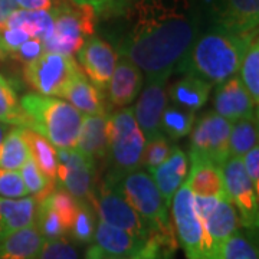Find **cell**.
I'll return each instance as SVG.
<instances>
[{
    "label": "cell",
    "mask_w": 259,
    "mask_h": 259,
    "mask_svg": "<svg viewBox=\"0 0 259 259\" xmlns=\"http://www.w3.org/2000/svg\"><path fill=\"white\" fill-rule=\"evenodd\" d=\"M125 18L118 54L147 78H170L199 36L200 18L190 0H133Z\"/></svg>",
    "instance_id": "obj_1"
},
{
    "label": "cell",
    "mask_w": 259,
    "mask_h": 259,
    "mask_svg": "<svg viewBox=\"0 0 259 259\" xmlns=\"http://www.w3.org/2000/svg\"><path fill=\"white\" fill-rule=\"evenodd\" d=\"M252 39H242L214 26L196 37L176 71L219 85L239 72L243 54Z\"/></svg>",
    "instance_id": "obj_2"
},
{
    "label": "cell",
    "mask_w": 259,
    "mask_h": 259,
    "mask_svg": "<svg viewBox=\"0 0 259 259\" xmlns=\"http://www.w3.org/2000/svg\"><path fill=\"white\" fill-rule=\"evenodd\" d=\"M26 115V128L36 131L56 148H75L83 114L68 101L37 93L26 94L20 100Z\"/></svg>",
    "instance_id": "obj_3"
},
{
    "label": "cell",
    "mask_w": 259,
    "mask_h": 259,
    "mask_svg": "<svg viewBox=\"0 0 259 259\" xmlns=\"http://www.w3.org/2000/svg\"><path fill=\"white\" fill-rule=\"evenodd\" d=\"M117 185L125 200L137 212L151 233L176 243L168 207L158 192L153 177L147 171L134 170L121 177Z\"/></svg>",
    "instance_id": "obj_4"
},
{
    "label": "cell",
    "mask_w": 259,
    "mask_h": 259,
    "mask_svg": "<svg viewBox=\"0 0 259 259\" xmlns=\"http://www.w3.org/2000/svg\"><path fill=\"white\" fill-rule=\"evenodd\" d=\"M146 139L130 107L108 115V156L111 158L110 179L118 182L121 177L139 170Z\"/></svg>",
    "instance_id": "obj_5"
},
{
    "label": "cell",
    "mask_w": 259,
    "mask_h": 259,
    "mask_svg": "<svg viewBox=\"0 0 259 259\" xmlns=\"http://www.w3.org/2000/svg\"><path fill=\"white\" fill-rule=\"evenodd\" d=\"M49 12L54 16V32L44 42V51L74 56L94 35L95 12L72 0H64Z\"/></svg>",
    "instance_id": "obj_6"
},
{
    "label": "cell",
    "mask_w": 259,
    "mask_h": 259,
    "mask_svg": "<svg viewBox=\"0 0 259 259\" xmlns=\"http://www.w3.org/2000/svg\"><path fill=\"white\" fill-rule=\"evenodd\" d=\"M170 209L175 223L173 229L182 248L185 249L186 258L219 259V250L213 246L203 222L194 209L193 193L186 182L173 196Z\"/></svg>",
    "instance_id": "obj_7"
},
{
    "label": "cell",
    "mask_w": 259,
    "mask_h": 259,
    "mask_svg": "<svg viewBox=\"0 0 259 259\" xmlns=\"http://www.w3.org/2000/svg\"><path fill=\"white\" fill-rule=\"evenodd\" d=\"M82 74L72 55L44 52L23 68V78L35 93L48 97H64L66 88Z\"/></svg>",
    "instance_id": "obj_8"
},
{
    "label": "cell",
    "mask_w": 259,
    "mask_h": 259,
    "mask_svg": "<svg viewBox=\"0 0 259 259\" xmlns=\"http://www.w3.org/2000/svg\"><path fill=\"white\" fill-rule=\"evenodd\" d=\"M94 209L98 219L128 232L139 239L146 241L151 235H154L125 200L117 182H114L110 177H107L95 192Z\"/></svg>",
    "instance_id": "obj_9"
},
{
    "label": "cell",
    "mask_w": 259,
    "mask_h": 259,
    "mask_svg": "<svg viewBox=\"0 0 259 259\" xmlns=\"http://www.w3.org/2000/svg\"><path fill=\"white\" fill-rule=\"evenodd\" d=\"M223 185L243 229L250 233L258 231L259 225V192L245 171L241 158L229 157L222 166Z\"/></svg>",
    "instance_id": "obj_10"
},
{
    "label": "cell",
    "mask_w": 259,
    "mask_h": 259,
    "mask_svg": "<svg viewBox=\"0 0 259 259\" xmlns=\"http://www.w3.org/2000/svg\"><path fill=\"white\" fill-rule=\"evenodd\" d=\"M58 170L56 183L74 196L78 202L94 206L95 163L76 148H56Z\"/></svg>",
    "instance_id": "obj_11"
},
{
    "label": "cell",
    "mask_w": 259,
    "mask_h": 259,
    "mask_svg": "<svg viewBox=\"0 0 259 259\" xmlns=\"http://www.w3.org/2000/svg\"><path fill=\"white\" fill-rule=\"evenodd\" d=\"M232 122L216 112H209L197 121L192 130L190 154L206 158L222 167L229 156V136Z\"/></svg>",
    "instance_id": "obj_12"
},
{
    "label": "cell",
    "mask_w": 259,
    "mask_h": 259,
    "mask_svg": "<svg viewBox=\"0 0 259 259\" xmlns=\"http://www.w3.org/2000/svg\"><path fill=\"white\" fill-rule=\"evenodd\" d=\"M214 26L242 39L258 36L259 0H212Z\"/></svg>",
    "instance_id": "obj_13"
},
{
    "label": "cell",
    "mask_w": 259,
    "mask_h": 259,
    "mask_svg": "<svg viewBox=\"0 0 259 259\" xmlns=\"http://www.w3.org/2000/svg\"><path fill=\"white\" fill-rule=\"evenodd\" d=\"M76 54L85 76L100 93H105L118 61V54L108 42L95 36L88 37Z\"/></svg>",
    "instance_id": "obj_14"
},
{
    "label": "cell",
    "mask_w": 259,
    "mask_h": 259,
    "mask_svg": "<svg viewBox=\"0 0 259 259\" xmlns=\"http://www.w3.org/2000/svg\"><path fill=\"white\" fill-rule=\"evenodd\" d=\"M167 82L168 78H147L144 88L140 91L139 102L133 108L146 141L161 133L160 121L167 105Z\"/></svg>",
    "instance_id": "obj_15"
},
{
    "label": "cell",
    "mask_w": 259,
    "mask_h": 259,
    "mask_svg": "<svg viewBox=\"0 0 259 259\" xmlns=\"http://www.w3.org/2000/svg\"><path fill=\"white\" fill-rule=\"evenodd\" d=\"M213 105L214 112L229 122L256 115V105L253 104L249 93L243 87L238 75H233L225 82L218 85Z\"/></svg>",
    "instance_id": "obj_16"
},
{
    "label": "cell",
    "mask_w": 259,
    "mask_h": 259,
    "mask_svg": "<svg viewBox=\"0 0 259 259\" xmlns=\"http://www.w3.org/2000/svg\"><path fill=\"white\" fill-rule=\"evenodd\" d=\"M143 71L130 59L120 56L108 83L110 101L115 107H127L137 98L143 88Z\"/></svg>",
    "instance_id": "obj_17"
},
{
    "label": "cell",
    "mask_w": 259,
    "mask_h": 259,
    "mask_svg": "<svg viewBox=\"0 0 259 259\" xmlns=\"http://www.w3.org/2000/svg\"><path fill=\"white\" fill-rule=\"evenodd\" d=\"M187 173H189V157L177 146H175V148L171 150L166 161L150 173L168 209L173 200V196L176 194L179 187L185 183Z\"/></svg>",
    "instance_id": "obj_18"
},
{
    "label": "cell",
    "mask_w": 259,
    "mask_h": 259,
    "mask_svg": "<svg viewBox=\"0 0 259 259\" xmlns=\"http://www.w3.org/2000/svg\"><path fill=\"white\" fill-rule=\"evenodd\" d=\"M76 150L97 163L108 156V115H85L76 140Z\"/></svg>",
    "instance_id": "obj_19"
},
{
    "label": "cell",
    "mask_w": 259,
    "mask_h": 259,
    "mask_svg": "<svg viewBox=\"0 0 259 259\" xmlns=\"http://www.w3.org/2000/svg\"><path fill=\"white\" fill-rule=\"evenodd\" d=\"M200 219L203 222L204 229L207 232L213 246L218 250L223 242L242 228L238 212L229 200L228 194L221 196L212 207V210Z\"/></svg>",
    "instance_id": "obj_20"
},
{
    "label": "cell",
    "mask_w": 259,
    "mask_h": 259,
    "mask_svg": "<svg viewBox=\"0 0 259 259\" xmlns=\"http://www.w3.org/2000/svg\"><path fill=\"white\" fill-rule=\"evenodd\" d=\"M185 182L194 196L226 194L223 185L222 167L216 166L212 161L197 157L194 154H190V171Z\"/></svg>",
    "instance_id": "obj_21"
},
{
    "label": "cell",
    "mask_w": 259,
    "mask_h": 259,
    "mask_svg": "<svg viewBox=\"0 0 259 259\" xmlns=\"http://www.w3.org/2000/svg\"><path fill=\"white\" fill-rule=\"evenodd\" d=\"M146 241L98 219L93 242L108 253L133 259L144 248Z\"/></svg>",
    "instance_id": "obj_22"
},
{
    "label": "cell",
    "mask_w": 259,
    "mask_h": 259,
    "mask_svg": "<svg viewBox=\"0 0 259 259\" xmlns=\"http://www.w3.org/2000/svg\"><path fill=\"white\" fill-rule=\"evenodd\" d=\"M212 85L199 76L185 74L183 78L167 88V98L179 107L196 112L209 100Z\"/></svg>",
    "instance_id": "obj_23"
},
{
    "label": "cell",
    "mask_w": 259,
    "mask_h": 259,
    "mask_svg": "<svg viewBox=\"0 0 259 259\" xmlns=\"http://www.w3.org/2000/svg\"><path fill=\"white\" fill-rule=\"evenodd\" d=\"M44 242L35 223H32L0 238V259H33Z\"/></svg>",
    "instance_id": "obj_24"
},
{
    "label": "cell",
    "mask_w": 259,
    "mask_h": 259,
    "mask_svg": "<svg viewBox=\"0 0 259 259\" xmlns=\"http://www.w3.org/2000/svg\"><path fill=\"white\" fill-rule=\"evenodd\" d=\"M36 202L32 196L6 199L0 196V238L35 222Z\"/></svg>",
    "instance_id": "obj_25"
},
{
    "label": "cell",
    "mask_w": 259,
    "mask_h": 259,
    "mask_svg": "<svg viewBox=\"0 0 259 259\" xmlns=\"http://www.w3.org/2000/svg\"><path fill=\"white\" fill-rule=\"evenodd\" d=\"M3 28L20 29L30 37L45 42L54 32V16L49 10H25L18 8L6 19Z\"/></svg>",
    "instance_id": "obj_26"
},
{
    "label": "cell",
    "mask_w": 259,
    "mask_h": 259,
    "mask_svg": "<svg viewBox=\"0 0 259 259\" xmlns=\"http://www.w3.org/2000/svg\"><path fill=\"white\" fill-rule=\"evenodd\" d=\"M62 98L85 115L105 114L101 93L90 82L83 72L69 83Z\"/></svg>",
    "instance_id": "obj_27"
},
{
    "label": "cell",
    "mask_w": 259,
    "mask_h": 259,
    "mask_svg": "<svg viewBox=\"0 0 259 259\" xmlns=\"http://www.w3.org/2000/svg\"><path fill=\"white\" fill-rule=\"evenodd\" d=\"M22 134L26 140V144L30 151V158L51 182L56 183L58 150L55 146H52L45 137H42L33 130L22 127Z\"/></svg>",
    "instance_id": "obj_28"
},
{
    "label": "cell",
    "mask_w": 259,
    "mask_h": 259,
    "mask_svg": "<svg viewBox=\"0 0 259 259\" xmlns=\"http://www.w3.org/2000/svg\"><path fill=\"white\" fill-rule=\"evenodd\" d=\"M30 158L26 140L22 134V127H15L6 133L0 144V168L20 170Z\"/></svg>",
    "instance_id": "obj_29"
},
{
    "label": "cell",
    "mask_w": 259,
    "mask_h": 259,
    "mask_svg": "<svg viewBox=\"0 0 259 259\" xmlns=\"http://www.w3.org/2000/svg\"><path fill=\"white\" fill-rule=\"evenodd\" d=\"M196 122V115L193 111L185 110L176 104H167L161 114L160 130L170 140L185 139L192 133Z\"/></svg>",
    "instance_id": "obj_30"
},
{
    "label": "cell",
    "mask_w": 259,
    "mask_h": 259,
    "mask_svg": "<svg viewBox=\"0 0 259 259\" xmlns=\"http://www.w3.org/2000/svg\"><path fill=\"white\" fill-rule=\"evenodd\" d=\"M258 144V118L250 117L232 122L229 136V156L243 158L250 148Z\"/></svg>",
    "instance_id": "obj_31"
},
{
    "label": "cell",
    "mask_w": 259,
    "mask_h": 259,
    "mask_svg": "<svg viewBox=\"0 0 259 259\" xmlns=\"http://www.w3.org/2000/svg\"><path fill=\"white\" fill-rule=\"evenodd\" d=\"M239 78L255 105L259 102V40L253 37L246 48L239 68Z\"/></svg>",
    "instance_id": "obj_32"
},
{
    "label": "cell",
    "mask_w": 259,
    "mask_h": 259,
    "mask_svg": "<svg viewBox=\"0 0 259 259\" xmlns=\"http://www.w3.org/2000/svg\"><path fill=\"white\" fill-rule=\"evenodd\" d=\"M35 226L44 238V241H55L59 238H65L68 231L61 221L59 214L54 210L49 204L48 199H42L36 202V212H35Z\"/></svg>",
    "instance_id": "obj_33"
},
{
    "label": "cell",
    "mask_w": 259,
    "mask_h": 259,
    "mask_svg": "<svg viewBox=\"0 0 259 259\" xmlns=\"http://www.w3.org/2000/svg\"><path fill=\"white\" fill-rule=\"evenodd\" d=\"M0 122L15 127H25V128L28 125L26 115L20 107L18 95L13 91L12 85L2 75H0Z\"/></svg>",
    "instance_id": "obj_34"
},
{
    "label": "cell",
    "mask_w": 259,
    "mask_h": 259,
    "mask_svg": "<svg viewBox=\"0 0 259 259\" xmlns=\"http://www.w3.org/2000/svg\"><path fill=\"white\" fill-rule=\"evenodd\" d=\"M246 229H238L219 246V259H259L258 248Z\"/></svg>",
    "instance_id": "obj_35"
},
{
    "label": "cell",
    "mask_w": 259,
    "mask_h": 259,
    "mask_svg": "<svg viewBox=\"0 0 259 259\" xmlns=\"http://www.w3.org/2000/svg\"><path fill=\"white\" fill-rule=\"evenodd\" d=\"M97 213L93 204L79 202L74 223L69 229L71 239L76 243H91L97 228Z\"/></svg>",
    "instance_id": "obj_36"
},
{
    "label": "cell",
    "mask_w": 259,
    "mask_h": 259,
    "mask_svg": "<svg viewBox=\"0 0 259 259\" xmlns=\"http://www.w3.org/2000/svg\"><path fill=\"white\" fill-rule=\"evenodd\" d=\"M19 171H20V176L23 179V183L28 189L29 196H32L35 199V202L45 199L48 194L55 189L56 183L51 182L40 171V168L35 164V161L32 158H29L28 161L20 167Z\"/></svg>",
    "instance_id": "obj_37"
},
{
    "label": "cell",
    "mask_w": 259,
    "mask_h": 259,
    "mask_svg": "<svg viewBox=\"0 0 259 259\" xmlns=\"http://www.w3.org/2000/svg\"><path fill=\"white\" fill-rule=\"evenodd\" d=\"M173 148L175 144H171V140L166 137L163 133H160L158 136L146 141L140 166L144 167L146 171L150 175L154 168H157L161 163L166 161Z\"/></svg>",
    "instance_id": "obj_38"
},
{
    "label": "cell",
    "mask_w": 259,
    "mask_h": 259,
    "mask_svg": "<svg viewBox=\"0 0 259 259\" xmlns=\"http://www.w3.org/2000/svg\"><path fill=\"white\" fill-rule=\"evenodd\" d=\"M47 199L49 204L54 207V210L59 214V218H61L64 226L66 228V231L69 232L72 223H74L76 212H78L79 202L68 190H65L64 187L59 186L58 183H56L55 189L48 194Z\"/></svg>",
    "instance_id": "obj_39"
},
{
    "label": "cell",
    "mask_w": 259,
    "mask_h": 259,
    "mask_svg": "<svg viewBox=\"0 0 259 259\" xmlns=\"http://www.w3.org/2000/svg\"><path fill=\"white\" fill-rule=\"evenodd\" d=\"M33 259H79V252L71 239L59 238L55 241H45Z\"/></svg>",
    "instance_id": "obj_40"
},
{
    "label": "cell",
    "mask_w": 259,
    "mask_h": 259,
    "mask_svg": "<svg viewBox=\"0 0 259 259\" xmlns=\"http://www.w3.org/2000/svg\"><path fill=\"white\" fill-rule=\"evenodd\" d=\"M0 196L6 199H23L29 192L19 170L0 168Z\"/></svg>",
    "instance_id": "obj_41"
},
{
    "label": "cell",
    "mask_w": 259,
    "mask_h": 259,
    "mask_svg": "<svg viewBox=\"0 0 259 259\" xmlns=\"http://www.w3.org/2000/svg\"><path fill=\"white\" fill-rule=\"evenodd\" d=\"M28 39H30V36L20 29H0V58L2 59H10V56L15 54V51L22 44H25Z\"/></svg>",
    "instance_id": "obj_42"
},
{
    "label": "cell",
    "mask_w": 259,
    "mask_h": 259,
    "mask_svg": "<svg viewBox=\"0 0 259 259\" xmlns=\"http://www.w3.org/2000/svg\"><path fill=\"white\" fill-rule=\"evenodd\" d=\"M44 52H45L44 51V42L40 39H36V37H30L15 51V54L10 56V59L26 65L37 59Z\"/></svg>",
    "instance_id": "obj_43"
},
{
    "label": "cell",
    "mask_w": 259,
    "mask_h": 259,
    "mask_svg": "<svg viewBox=\"0 0 259 259\" xmlns=\"http://www.w3.org/2000/svg\"><path fill=\"white\" fill-rule=\"evenodd\" d=\"M242 163L245 167V171L249 177V180L252 182L253 187L256 189V192H259V146L256 144L255 147H252L243 156Z\"/></svg>",
    "instance_id": "obj_44"
},
{
    "label": "cell",
    "mask_w": 259,
    "mask_h": 259,
    "mask_svg": "<svg viewBox=\"0 0 259 259\" xmlns=\"http://www.w3.org/2000/svg\"><path fill=\"white\" fill-rule=\"evenodd\" d=\"M76 5H85L95 12V15H107L122 9L128 0H72Z\"/></svg>",
    "instance_id": "obj_45"
},
{
    "label": "cell",
    "mask_w": 259,
    "mask_h": 259,
    "mask_svg": "<svg viewBox=\"0 0 259 259\" xmlns=\"http://www.w3.org/2000/svg\"><path fill=\"white\" fill-rule=\"evenodd\" d=\"M19 9L52 10L64 0H15Z\"/></svg>",
    "instance_id": "obj_46"
},
{
    "label": "cell",
    "mask_w": 259,
    "mask_h": 259,
    "mask_svg": "<svg viewBox=\"0 0 259 259\" xmlns=\"http://www.w3.org/2000/svg\"><path fill=\"white\" fill-rule=\"evenodd\" d=\"M83 259H130V258H124V256H118V255L108 253V252H105L104 249H101L100 246H97L95 243H93L88 249L85 250Z\"/></svg>",
    "instance_id": "obj_47"
},
{
    "label": "cell",
    "mask_w": 259,
    "mask_h": 259,
    "mask_svg": "<svg viewBox=\"0 0 259 259\" xmlns=\"http://www.w3.org/2000/svg\"><path fill=\"white\" fill-rule=\"evenodd\" d=\"M15 9H18L15 0H0V29L5 26L6 19Z\"/></svg>",
    "instance_id": "obj_48"
},
{
    "label": "cell",
    "mask_w": 259,
    "mask_h": 259,
    "mask_svg": "<svg viewBox=\"0 0 259 259\" xmlns=\"http://www.w3.org/2000/svg\"><path fill=\"white\" fill-rule=\"evenodd\" d=\"M6 133H8V124L0 122V144H2V141H3V139H5Z\"/></svg>",
    "instance_id": "obj_49"
}]
</instances>
